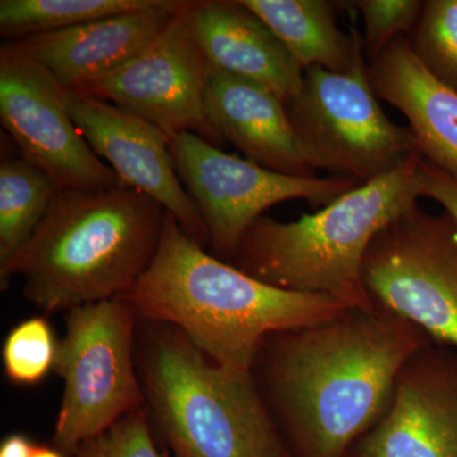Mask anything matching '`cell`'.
Instances as JSON below:
<instances>
[{
    "label": "cell",
    "instance_id": "cell-1",
    "mask_svg": "<svg viewBox=\"0 0 457 457\" xmlns=\"http://www.w3.org/2000/svg\"><path fill=\"white\" fill-rule=\"evenodd\" d=\"M425 332L375 308L350 309L264 339L252 374L293 457H345L384 416Z\"/></svg>",
    "mask_w": 457,
    "mask_h": 457
},
{
    "label": "cell",
    "instance_id": "cell-2",
    "mask_svg": "<svg viewBox=\"0 0 457 457\" xmlns=\"http://www.w3.org/2000/svg\"><path fill=\"white\" fill-rule=\"evenodd\" d=\"M121 299L137 317L168 324L219 365L252 372L264 339L350 311L327 295L282 290L207 253L165 212L152 264Z\"/></svg>",
    "mask_w": 457,
    "mask_h": 457
},
{
    "label": "cell",
    "instance_id": "cell-3",
    "mask_svg": "<svg viewBox=\"0 0 457 457\" xmlns=\"http://www.w3.org/2000/svg\"><path fill=\"white\" fill-rule=\"evenodd\" d=\"M165 212L125 185L57 191L12 276L22 278L26 299L47 312L121 296L154 260Z\"/></svg>",
    "mask_w": 457,
    "mask_h": 457
},
{
    "label": "cell",
    "instance_id": "cell-4",
    "mask_svg": "<svg viewBox=\"0 0 457 457\" xmlns=\"http://www.w3.org/2000/svg\"><path fill=\"white\" fill-rule=\"evenodd\" d=\"M422 154L350 189L297 220L262 216L246 230L230 264L264 284L327 295L351 309L372 311L362 266L372 240L418 204Z\"/></svg>",
    "mask_w": 457,
    "mask_h": 457
},
{
    "label": "cell",
    "instance_id": "cell-5",
    "mask_svg": "<svg viewBox=\"0 0 457 457\" xmlns=\"http://www.w3.org/2000/svg\"><path fill=\"white\" fill-rule=\"evenodd\" d=\"M158 324L140 383L176 457H291L253 374L219 365L179 329Z\"/></svg>",
    "mask_w": 457,
    "mask_h": 457
},
{
    "label": "cell",
    "instance_id": "cell-6",
    "mask_svg": "<svg viewBox=\"0 0 457 457\" xmlns=\"http://www.w3.org/2000/svg\"><path fill=\"white\" fill-rule=\"evenodd\" d=\"M285 106L315 170L362 185L420 154L411 129L396 125L381 110L356 27L350 69L333 73L320 66L306 68L302 89Z\"/></svg>",
    "mask_w": 457,
    "mask_h": 457
},
{
    "label": "cell",
    "instance_id": "cell-7",
    "mask_svg": "<svg viewBox=\"0 0 457 457\" xmlns=\"http://www.w3.org/2000/svg\"><path fill=\"white\" fill-rule=\"evenodd\" d=\"M137 321V312L120 296L69 311L55 363L64 380L54 433L60 453H77L143 408L134 360Z\"/></svg>",
    "mask_w": 457,
    "mask_h": 457
},
{
    "label": "cell",
    "instance_id": "cell-8",
    "mask_svg": "<svg viewBox=\"0 0 457 457\" xmlns=\"http://www.w3.org/2000/svg\"><path fill=\"white\" fill-rule=\"evenodd\" d=\"M362 281L375 308L457 350V224L414 206L372 240Z\"/></svg>",
    "mask_w": 457,
    "mask_h": 457
},
{
    "label": "cell",
    "instance_id": "cell-9",
    "mask_svg": "<svg viewBox=\"0 0 457 457\" xmlns=\"http://www.w3.org/2000/svg\"><path fill=\"white\" fill-rule=\"evenodd\" d=\"M177 173L196 204L209 245L221 261L231 262L246 230L275 204L306 200L327 206L357 187L350 179H299L266 170L227 154L220 147L195 134L170 139Z\"/></svg>",
    "mask_w": 457,
    "mask_h": 457
},
{
    "label": "cell",
    "instance_id": "cell-10",
    "mask_svg": "<svg viewBox=\"0 0 457 457\" xmlns=\"http://www.w3.org/2000/svg\"><path fill=\"white\" fill-rule=\"evenodd\" d=\"M189 2L145 49L79 95L110 102L146 120L167 135H197L224 144L206 113L209 60L198 41Z\"/></svg>",
    "mask_w": 457,
    "mask_h": 457
},
{
    "label": "cell",
    "instance_id": "cell-11",
    "mask_svg": "<svg viewBox=\"0 0 457 457\" xmlns=\"http://www.w3.org/2000/svg\"><path fill=\"white\" fill-rule=\"evenodd\" d=\"M0 122L20 154L59 191H104L121 186L78 130L59 84L20 44L0 46Z\"/></svg>",
    "mask_w": 457,
    "mask_h": 457
},
{
    "label": "cell",
    "instance_id": "cell-12",
    "mask_svg": "<svg viewBox=\"0 0 457 457\" xmlns=\"http://www.w3.org/2000/svg\"><path fill=\"white\" fill-rule=\"evenodd\" d=\"M60 97L90 149L110 165L122 185L153 198L174 216L189 237L203 246L209 245L203 219L183 187L163 131L102 99L62 87Z\"/></svg>",
    "mask_w": 457,
    "mask_h": 457
},
{
    "label": "cell",
    "instance_id": "cell-13",
    "mask_svg": "<svg viewBox=\"0 0 457 457\" xmlns=\"http://www.w3.org/2000/svg\"><path fill=\"white\" fill-rule=\"evenodd\" d=\"M345 457H457V350L431 342L404 363L392 402Z\"/></svg>",
    "mask_w": 457,
    "mask_h": 457
},
{
    "label": "cell",
    "instance_id": "cell-14",
    "mask_svg": "<svg viewBox=\"0 0 457 457\" xmlns=\"http://www.w3.org/2000/svg\"><path fill=\"white\" fill-rule=\"evenodd\" d=\"M191 0L93 21L17 41L60 87L79 93L145 49Z\"/></svg>",
    "mask_w": 457,
    "mask_h": 457
},
{
    "label": "cell",
    "instance_id": "cell-15",
    "mask_svg": "<svg viewBox=\"0 0 457 457\" xmlns=\"http://www.w3.org/2000/svg\"><path fill=\"white\" fill-rule=\"evenodd\" d=\"M206 113L222 140L266 170L315 179L284 102L260 84L210 68Z\"/></svg>",
    "mask_w": 457,
    "mask_h": 457
},
{
    "label": "cell",
    "instance_id": "cell-16",
    "mask_svg": "<svg viewBox=\"0 0 457 457\" xmlns=\"http://www.w3.org/2000/svg\"><path fill=\"white\" fill-rule=\"evenodd\" d=\"M376 97L407 117L423 159L457 180V92L429 73L405 36L368 65Z\"/></svg>",
    "mask_w": 457,
    "mask_h": 457
},
{
    "label": "cell",
    "instance_id": "cell-17",
    "mask_svg": "<svg viewBox=\"0 0 457 457\" xmlns=\"http://www.w3.org/2000/svg\"><path fill=\"white\" fill-rule=\"evenodd\" d=\"M191 16L213 68L260 84L285 104L300 92L303 66L240 0H196Z\"/></svg>",
    "mask_w": 457,
    "mask_h": 457
},
{
    "label": "cell",
    "instance_id": "cell-18",
    "mask_svg": "<svg viewBox=\"0 0 457 457\" xmlns=\"http://www.w3.org/2000/svg\"><path fill=\"white\" fill-rule=\"evenodd\" d=\"M290 51L303 71L320 66L333 73L350 69L354 26L343 33L335 5L326 0H240Z\"/></svg>",
    "mask_w": 457,
    "mask_h": 457
},
{
    "label": "cell",
    "instance_id": "cell-19",
    "mask_svg": "<svg viewBox=\"0 0 457 457\" xmlns=\"http://www.w3.org/2000/svg\"><path fill=\"white\" fill-rule=\"evenodd\" d=\"M55 183L23 155L0 161V286L7 290L18 255L40 227L57 194Z\"/></svg>",
    "mask_w": 457,
    "mask_h": 457
},
{
    "label": "cell",
    "instance_id": "cell-20",
    "mask_svg": "<svg viewBox=\"0 0 457 457\" xmlns=\"http://www.w3.org/2000/svg\"><path fill=\"white\" fill-rule=\"evenodd\" d=\"M162 0H2L0 35L17 42L155 7Z\"/></svg>",
    "mask_w": 457,
    "mask_h": 457
},
{
    "label": "cell",
    "instance_id": "cell-21",
    "mask_svg": "<svg viewBox=\"0 0 457 457\" xmlns=\"http://www.w3.org/2000/svg\"><path fill=\"white\" fill-rule=\"evenodd\" d=\"M411 42L429 73L457 92V0L423 3Z\"/></svg>",
    "mask_w": 457,
    "mask_h": 457
},
{
    "label": "cell",
    "instance_id": "cell-22",
    "mask_svg": "<svg viewBox=\"0 0 457 457\" xmlns=\"http://www.w3.org/2000/svg\"><path fill=\"white\" fill-rule=\"evenodd\" d=\"M59 342L49 321L33 317L11 330L3 345V363L8 380L17 385H35L55 370Z\"/></svg>",
    "mask_w": 457,
    "mask_h": 457
},
{
    "label": "cell",
    "instance_id": "cell-23",
    "mask_svg": "<svg viewBox=\"0 0 457 457\" xmlns=\"http://www.w3.org/2000/svg\"><path fill=\"white\" fill-rule=\"evenodd\" d=\"M420 0H357L351 5L360 9L365 21L363 49L372 62L394 40L411 31L422 13Z\"/></svg>",
    "mask_w": 457,
    "mask_h": 457
},
{
    "label": "cell",
    "instance_id": "cell-24",
    "mask_svg": "<svg viewBox=\"0 0 457 457\" xmlns=\"http://www.w3.org/2000/svg\"><path fill=\"white\" fill-rule=\"evenodd\" d=\"M75 457H162L156 450L147 416L143 408L132 411L121 420L82 445Z\"/></svg>",
    "mask_w": 457,
    "mask_h": 457
},
{
    "label": "cell",
    "instance_id": "cell-25",
    "mask_svg": "<svg viewBox=\"0 0 457 457\" xmlns=\"http://www.w3.org/2000/svg\"><path fill=\"white\" fill-rule=\"evenodd\" d=\"M420 194L444 207L457 224V180L423 159L420 168Z\"/></svg>",
    "mask_w": 457,
    "mask_h": 457
},
{
    "label": "cell",
    "instance_id": "cell-26",
    "mask_svg": "<svg viewBox=\"0 0 457 457\" xmlns=\"http://www.w3.org/2000/svg\"><path fill=\"white\" fill-rule=\"evenodd\" d=\"M36 445H33L26 436H8L0 445V457H32Z\"/></svg>",
    "mask_w": 457,
    "mask_h": 457
},
{
    "label": "cell",
    "instance_id": "cell-27",
    "mask_svg": "<svg viewBox=\"0 0 457 457\" xmlns=\"http://www.w3.org/2000/svg\"><path fill=\"white\" fill-rule=\"evenodd\" d=\"M32 457H64L59 450L50 449L46 446H36Z\"/></svg>",
    "mask_w": 457,
    "mask_h": 457
},
{
    "label": "cell",
    "instance_id": "cell-28",
    "mask_svg": "<svg viewBox=\"0 0 457 457\" xmlns=\"http://www.w3.org/2000/svg\"><path fill=\"white\" fill-rule=\"evenodd\" d=\"M291 457H293V456H291Z\"/></svg>",
    "mask_w": 457,
    "mask_h": 457
}]
</instances>
